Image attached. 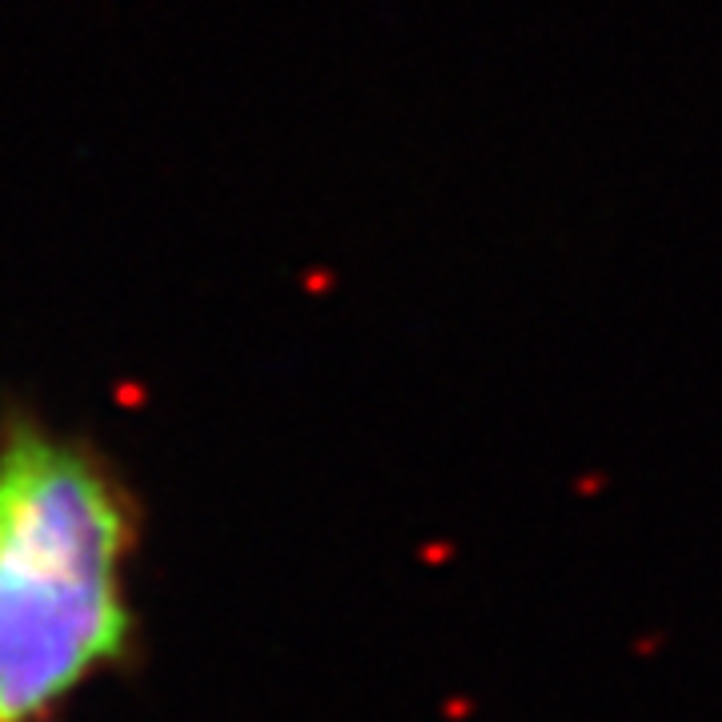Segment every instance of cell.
Segmentation results:
<instances>
[{
  "label": "cell",
  "mask_w": 722,
  "mask_h": 722,
  "mask_svg": "<svg viewBox=\"0 0 722 722\" xmlns=\"http://www.w3.org/2000/svg\"><path fill=\"white\" fill-rule=\"evenodd\" d=\"M145 534V497L101 441L0 402V722H68L141 666Z\"/></svg>",
  "instance_id": "cell-1"
}]
</instances>
